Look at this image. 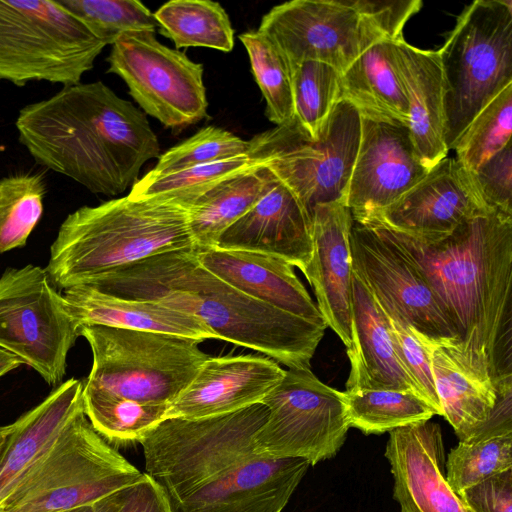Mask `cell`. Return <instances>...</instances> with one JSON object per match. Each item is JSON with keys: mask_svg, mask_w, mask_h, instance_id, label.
<instances>
[{"mask_svg": "<svg viewBox=\"0 0 512 512\" xmlns=\"http://www.w3.org/2000/svg\"><path fill=\"white\" fill-rule=\"evenodd\" d=\"M362 14L368 16L390 39L403 37V28L423 3L420 0H352Z\"/></svg>", "mask_w": 512, "mask_h": 512, "instance_id": "45", "label": "cell"}, {"mask_svg": "<svg viewBox=\"0 0 512 512\" xmlns=\"http://www.w3.org/2000/svg\"><path fill=\"white\" fill-rule=\"evenodd\" d=\"M196 249L184 208L129 195L82 206L59 227L45 270L61 290L98 278L151 256Z\"/></svg>", "mask_w": 512, "mask_h": 512, "instance_id": "4", "label": "cell"}, {"mask_svg": "<svg viewBox=\"0 0 512 512\" xmlns=\"http://www.w3.org/2000/svg\"><path fill=\"white\" fill-rule=\"evenodd\" d=\"M347 355L350 373L346 391L393 389L419 394L396 354L387 319L379 303L353 268L351 345L347 348Z\"/></svg>", "mask_w": 512, "mask_h": 512, "instance_id": "24", "label": "cell"}, {"mask_svg": "<svg viewBox=\"0 0 512 512\" xmlns=\"http://www.w3.org/2000/svg\"><path fill=\"white\" fill-rule=\"evenodd\" d=\"M310 464L254 455L171 506L172 512H281Z\"/></svg>", "mask_w": 512, "mask_h": 512, "instance_id": "20", "label": "cell"}, {"mask_svg": "<svg viewBox=\"0 0 512 512\" xmlns=\"http://www.w3.org/2000/svg\"><path fill=\"white\" fill-rule=\"evenodd\" d=\"M80 336L62 294L47 271L28 264L7 268L0 277V348L58 386L67 355Z\"/></svg>", "mask_w": 512, "mask_h": 512, "instance_id": "11", "label": "cell"}, {"mask_svg": "<svg viewBox=\"0 0 512 512\" xmlns=\"http://www.w3.org/2000/svg\"><path fill=\"white\" fill-rule=\"evenodd\" d=\"M145 477L80 410L0 504V512H68Z\"/></svg>", "mask_w": 512, "mask_h": 512, "instance_id": "5", "label": "cell"}, {"mask_svg": "<svg viewBox=\"0 0 512 512\" xmlns=\"http://www.w3.org/2000/svg\"><path fill=\"white\" fill-rule=\"evenodd\" d=\"M83 409L95 431L114 443L137 441L165 419L169 405L141 403L83 385Z\"/></svg>", "mask_w": 512, "mask_h": 512, "instance_id": "35", "label": "cell"}, {"mask_svg": "<svg viewBox=\"0 0 512 512\" xmlns=\"http://www.w3.org/2000/svg\"><path fill=\"white\" fill-rule=\"evenodd\" d=\"M377 227L422 273L446 309L458 335L448 346L489 376L496 390L512 386V216L489 211L432 244Z\"/></svg>", "mask_w": 512, "mask_h": 512, "instance_id": "1", "label": "cell"}, {"mask_svg": "<svg viewBox=\"0 0 512 512\" xmlns=\"http://www.w3.org/2000/svg\"><path fill=\"white\" fill-rule=\"evenodd\" d=\"M107 62V72L118 75L144 113L165 127L191 125L207 116L203 65L160 43L155 32L122 34Z\"/></svg>", "mask_w": 512, "mask_h": 512, "instance_id": "13", "label": "cell"}, {"mask_svg": "<svg viewBox=\"0 0 512 512\" xmlns=\"http://www.w3.org/2000/svg\"><path fill=\"white\" fill-rule=\"evenodd\" d=\"M87 286L192 314L216 339L262 352L291 369L311 368L327 328L326 323L290 314L235 289L201 266L195 249L151 256Z\"/></svg>", "mask_w": 512, "mask_h": 512, "instance_id": "3", "label": "cell"}, {"mask_svg": "<svg viewBox=\"0 0 512 512\" xmlns=\"http://www.w3.org/2000/svg\"><path fill=\"white\" fill-rule=\"evenodd\" d=\"M84 382L70 378L12 424L0 458V504L83 409Z\"/></svg>", "mask_w": 512, "mask_h": 512, "instance_id": "25", "label": "cell"}, {"mask_svg": "<svg viewBox=\"0 0 512 512\" xmlns=\"http://www.w3.org/2000/svg\"><path fill=\"white\" fill-rule=\"evenodd\" d=\"M437 52L449 151L474 117L512 85V1L476 0L466 6Z\"/></svg>", "mask_w": 512, "mask_h": 512, "instance_id": "6", "label": "cell"}, {"mask_svg": "<svg viewBox=\"0 0 512 512\" xmlns=\"http://www.w3.org/2000/svg\"><path fill=\"white\" fill-rule=\"evenodd\" d=\"M249 151V141L220 127L207 126L160 155L158 162L148 174L167 175L199 165L248 155Z\"/></svg>", "mask_w": 512, "mask_h": 512, "instance_id": "41", "label": "cell"}, {"mask_svg": "<svg viewBox=\"0 0 512 512\" xmlns=\"http://www.w3.org/2000/svg\"><path fill=\"white\" fill-rule=\"evenodd\" d=\"M93 364L85 385L141 403L170 405L209 357L200 341L102 325L79 328Z\"/></svg>", "mask_w": 512, "mask_h": 512, "instance_id": "8", "label": "cell"}, {"mask_svg": "<svg viewBox=\"0 0 512 512\" xmlns=\"http://www.w3.org/2000/svg\"><path fill=\"white\" fill-rule=\"evenodd\" d=\"M15 126L37 164L95 194L123 193L148 160L160 157L145 113L101 81L64 86L24 106Z\"/></svg>", "mask_w": 512, "mask_h": 512, "instance_id": "2", "label": "cell"}, {"mask_svg": "<svg viewBox=\"0 0 512 512\" xmlns=\"http://www.w3.org/2000/svg\"><path fill=\"white\" fill-rule=\"evenodd\" d=\"M105 46L57 0H0V80L78 84Z\"/></svg>", "mask_w": 512, "mask_h": 512, "instance_id": "9", "label": "cell"}, {"mask_svg": "<svg viewBox=\"0 0 512 512\" xmlns=\"http://www.w3.org/2000/svg\"><path fill=\"white\" fill-rule=\"evenodd\" d=\"M284 375L285 370L269 357H208L169 405L165 419L213 417L261 403Z\"/></svg>", "mask_w": 512, "mask_h": 512, "instance_id": "21", "label": "cell"}, {"mask_svg": "<svg viewBox=\"0 0 512 512\" xmlns=\"http://www.w3.org/2000/svg\"><path fill=\"white\" fill-rule=\"evenodd\" d=\"M385 457L400 512H474L446 480L439 424L428 420L390 431Z\"/></svg>", "mask_w": 512, "mask_h": 512, "instance_id": "18", "label": "cell"}, {"mask_svg": "<svg viewBox=\"0 0 512 512\" xmlns=\"http://www.w3.org/2000/svg\"><path fill=\"white\" fill-rule=\"evenodd\" d=\"M353 218L345 201L316 205L311 213L312 254L303 272L327 327L351 345Z\"/></svg>", "mask_w": 512, "mask_h": 512, "instance_id": "19", "label": "cell"}, {"mask_svg": "<svg viewBox=\"0 0 512 512\" xmlns=\"http://www.w3.org/2000/svg\"><path fill=\"white\" fill-rule=\"evenodd\" d=\"M197 261L242 293L290 314L325 323L316 303L287 261L264 253L195 249Z\"/></svg>", "mask_w": 512, "mask_h": 512, "instance_id": "23", "label": "cell"}, {"mask_svg": "<svg viewBox=\"0 0 512 512\" xmlns=\"http://www.w3.org/2000/svg\"><path fill=\"white\" fill-rule=\"evenodd\" d=\"M350 247L352 268L379 303L427 337L458 341L456 328L430 284L381 228L353 221Z\"/></svg>", "mask_w": 512, "mask_h": 512, "instance_id": "15", "label": "cell"}, {"mask_svg": "<svg viewBox=\"0 0 512 512\" xmlns=\"http://www.w3.org/2000/svg\"><path fill=\"white\" fill-rule=\"evenodd\" d=\"M360 134L358 110L341 100L317 139L291 122L254 137L249 152L291 190L311 219L316 205L345 201Z\"/></svg>", "mask_w": 512, "mask_h": 512, "instance_id": "10", "label": "cell"}, {"mask_svg": "<svg viewBox=\"0 0 512 512\" xmlns=\"http://www.w3.org/2000/svg\"><path fill=\"white\" fill-rule=\"evenodd\" d=\"M154 18L161 35L176 48L205 47L230 52L234 30L224 8L210 0H172L162 5Z\"/></svg>", "mask_w": 512, "mask_h": 512, "instance_id": "32", "label": "cell"}, {"mask_svg": "<svg viewBox=\"0 0 512 512\" xmlns=\"http://www.w3.org/2000/svg\"><path fill=\"white\" fill-rule=\"evenodd\" d=\"M12 430V424L0 426V458L7 445L8 438Z\"/></svg>", "mask_w": 512, "mask_h": 512, "instance_id": "49", "label": "cell"}, {"mask_svg": "<svg viewBox=\"0 0 512 512\" xmlns=\"http://www.w3.org/2000/svg\"><path fill=\"white\" fill-rule=\"evenodd\" d=\"M459 496L474 512H512V469L463 490Z\"/></svg>", "mask_w": 512, "mask_h": 512, "instance_id": "44", "label": "cell"}, {"mask_svg": "<svg viewBox=\"0 0 512 512\" xmlns=\"http://www.w3.org/2000/svg\"><path fill=\"white\" fill-rule=\"evenodd\" d=\"M106 45L125 33L155 32L154 14L137 0H57Z\"/></svg>", "mask_w": 512, "mask_h": 512, "instance_id": "40", "label": "cell"}, {"mask_svg": "<svg viewBox=\"0 0 512 512\" xmlns=\"http://www.w3.org/2000/svg\"><path fill=\"white\" fill-rule=\"evenodd\" d=\"M511 134L512 85H509L467 126L454 147L456 159L473 172L511 142Z\"/></svg>", "mask_w": 512, "mask_h": 512, "instance_id": "39", "label": "cell"}, {"mask_svg": "<svg viewBox=\"0 0 512 512\" xmlns=\"http://www.w3.org/2000/svg\"><path fill=\"white\" fill-rule=\"evenodd\" d=\"M267 417L253 437L254 453L266 458H302L315 465L345 443L349 424L344 393L321 382L311 369L285 370L261 401Z\"/></svg>", "mask_w": 512, "mask_h": 512, "instance_id": "12", "label": "cell"}, {"mask_svg": "<svg viewBox=\"0 0 512 512\" xmlns=\"http://www.w3.org/2000/svg\"><path fill=\"white\" fill-rule=\"evenodd\" d=\"M489 211L493 210L485 205L472 172L456 158L446 157L399 199L359 224L381 226L432 244Z\"/></svg>", "mask_w": 512, "mask_h": 512, "instance_id": "16", "label": "cell"}, {"mask_svg": "<svg viewBox=\"0 0 512 512\" xmlns=\"http://www.w3.org/2000/svg\"><path fill=\"white\" fill-rule=\"evenodd\" d=\"M131 486L111 494L93 504L81 506L68 512H118L130 493Z\"/></svg>", "mask_w": 512, "mask_h": 512, "instance_id": "47", "label": "cell"}, {"mask_svg": "<svg viewBox=\"0 0 512 512\" xmlns=\"http://www.w3.org/2000/svg\"><path fill=\"white\" fill-rule=\"evenodd\" d=\"M512 414L498 408L474 436L459 441L446 461L445 477L459 495L463 490L512 469Z\"/></svg>", "mask_w": 512, "mask_h": 512, "instance_id": "31", "label": "cell"}, {"mask_svg": "<svg viewBox=\"0 0 512 512\" xmlns=\"http://www.w3.org/2000/svg\"><path fill=\"white\" fill-rule=\"evenodd\" d=\"M295 127L317 139L327 119L341 101V73L319 61H303L290 68Z\"/></svg>", "mask_w": 512, "mask_h": 512, "instance_id": "36", "label": "cell"}, {"mask_svg": "<svg viewBox=\"0 0 512 512\" xmlns=\"http://www.w3.org/2000/svg\"><path fill=\"white\" fill-rule=\"evenodd\" d=\"M429 169L421 161L407 126L361 117V134L346 205L362 223L416 185Z\"/></svg>", "mask_w": 512, "mask_h": 512, "instance_id": "17", "label": "cell"}, {"mask_svg": "<svg viewBox=\"0 0 512 512\" xmlns=\"http://www.w3.org/2000/svg\"><path fill=\"white\" fill-rule=\"evenodd\" d=\"M266 417V406L257 403L213 417L166 418L137 440L146 474L173 506L256 455L253 437Z\"/></svg>", "mask_w": 512, "mask_h": 512, "instance_id": "7", "label": "cell"}, {"mask_svg": "<svg viewBox=\"0 0 512 512\" xmlns=\"http://www.w3.org/2000/svg\"><path fill=\"white\" fill-rule=\"evenodd\" d=\"M258 162L248 155L219 162L191 167L179 172L153 176L146 174L136 181L130 193L135 199H156L188 210L193 203L211 188Z\"/></svg>", "mask_w": 512, "mask_h": 512, "instance_id": "34", "label": "cell"}, {"mask_svg": "<svg viewBox=\"0 0 512 512\" xmlns=\"http://www.w3.org/2000/svg\"><path fill=\"white\" fill-rule=\"evenodd\" d=\"M379 305L387 319L394 349L403 369L418 393L441 416L430 362V337L412 328L393 310L381 303Z\"/></svg>", "mask_w": 512, "mask_h": 512, "instance_id": "42", "label": "cell"}, {"mask_svg": "<svg viewBox=\"0 0 512 512\" xmlns=\"http://www.w3.org/2000/svg\"><path fill=\"white\" fill-rule=\"evenodd\" d=\"M251 70L266 102L265 114L276 126L293 120V90L291 72L277 46L263 33L248 31L239 35Z\"/></svg>", "mask_w": 512, "mask_h": 512, "instance_id": "37", "label": "cell"}, {"mask_svg": "<svg viewBox=\"0 0 512 512\" xmlns=\"http://www.w3.org/2000/svg\"><path fill=\"white\" fill-rule=\"evenodd\" d=\"M398 67L408 101V129L429 170L447 157L442 71L437 51L398 44Z\"/></svg>", "mask_w": 512, "mask_h": 512, "instance_id": "27", "label": "cell"}, {"mask_svg": "<svg viewBox=\"0 0 512 512\" xmlns=\"http://www.w3.org/2000/svg\"><path fill=\"white\" fill-rule=\"evenodd\" d=\"M278 178L259 160L252 167L220 182L187 210L196 249L215 247L220 235L253 208L277 184Z\"/></svg>", "mask_w": 512, "mask_h": 512, "instance_id": "30", "label": "cell"}, {"mask_svg": "<svg viewBox=\"0 0 512 512\" xmlns=\"http://www.w3.org/2000/svg\"><path fill=\"white\" fill-rule=\"evenodd\" d=\"M289 68L326 63L343 73L376 42L390 39L352 0H293L274 6L260 23Z\"/></svg>", "mask_w": 512, "mask_h": 512, "instance_id": "14", "label": "cell"}, {"mask_svg": "<svg viewBox=\"0 0 512 512\" xmlns=\"http://www.w3.org/2000/svg\"><path fill=\"white\" fill-rule=\"evenodd\" d=\"M402 38L376 42L341 73V100L361 117L408 127V101L398 67Z\"/></svg>", "mask_w": 512, "mask_h": 512, "instance_id": "29", "label": "cell"}, {"mask_svg": "<svg viewBox=\"0 0 512 512\" xmlns=\"http://www.w3.org/2000/svg\"><path fill=\"white\" fill-rule=\"evenodd\" d=\"M45 181L39 173L0 179V254L23 247L43 214Z\"/></svg>", "mask_w": 512, "mask_h": 512, "instance_id": "38", "label": "cell"}, {"mask_svg": "<svg viewBox=\"0 0 512 512\" xmlns=\"http://www.w3.org/2000/svg\"><path fill=\"white\" fill-rule=\"evenodd\" d=\"M22 361L0 348V377L22 365Z\"/></svg>", "mask_w": 512, "mask_h": 512, "instance_id": "48", "label": "cell"}, {"mask_svg": "<svg viewBox=\"0 0 512 512\" xmlns=\"http://www.w3.org/2000/svg\"><path fill=\"white\" fill-rule=\"evenodd\" d=\"M430 362L443 416L459 441L478 433L495 410L498 393L492 379L467 364L446 344L430 338Z\"/></svg>", "mask_w": 512, "mask_h": 512, "instance_id": "28", "label": "cell"}, {"mask_svg": "<svg viewBox=\"0 0 512 512\" xmlns=\"http://www.w3.org/2000/svg\"><path fill=\"white\" fill-rule=\"evenodd\" d=\"M62 297L78 328L102 325L168 333L200 342L216 339L198 317L156 302L120 298L87 285L65 289Z\"/></svg>", "mask_w": 512, "mask_h": 512, "instance_id": "26", "label": "cell"}, {"mask_svg": "<svg viewBox=\"0 0 512 512\" xmlns=\"http://www.w3.org/2000/svg\"><path fill=\"white\" fill-rule=\"evenodd\" d=\"M118 512H172L164 490L146 473L131 486L130 493Z\"/></svg>", "mask_w": 512, "mask_h": 512, "instance_id": "46", "label": "cell"}, {"mask_svg": "<svg viewBox=\"0 0 512 512\" xmlns=\"http://www.w3.org/2000/svg\"><path fill=\"white\" fill-rule=\"evenodd\" d=\"M215 247L272 255L303 273L312 254L311 219L278 179L268 194L220 235Z\"/></svg>", "mask_w": 512, "mask_h": 512, "instance_id": "22", "label": "cell"}, {"mask_svg": "<svg viewBox=\"0 0 512 512\" xmlns=\"http://www.w3.org/2000/svg\"><path fill=\"white\" fill-rule=\"evenodd\" d=\"M343 393L349 427L366 435L390 432L437 415L434 408L414 391L355 389Z\"/></svg>", "mask_w": 512, "mask_h": 512, "instance_id": "33", "label": "cell"}, {"mask_svg": "<svg viewBox=\"0 0 512 512\" xmlns=\"http://www.w3.org/2000/svg\"><path fill=\"white\" fill-rule=\"evenodd\" d=\"M472 176L485 205L512 216V143L481 164Z\"/></svg>", "mask_w": 512, "mask_h": 512, "instance_id": "43", "label": "cell"}]
</instances>
